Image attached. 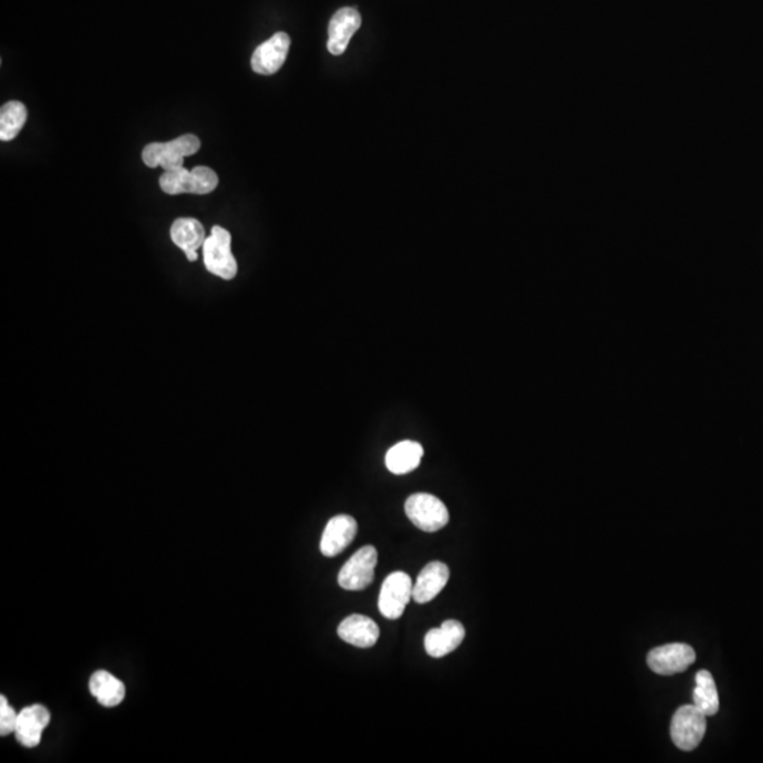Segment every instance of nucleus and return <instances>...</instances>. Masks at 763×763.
Returning <instances> with one entry per match:
<instances>
[{
  "label": "nucleus",
  "instance_id": "1",
  "mask_svg": "<svg viewBox=\"0 0 763 763\" xmlns=\"http://www.w3.org/2000/svg\"><path fill=\"white\" fill-rule=\"evenodd\" d=\"M201 142L195 135H183L167 143H150L143 149L142 159L150 168L162 167L165 172L184 167V157L195 155Z\"/></svg>",
  "mask_w": 763,
  "mask_h": 763
},
{
  "label": "nucleus",
  "instance_id": "2",
  "mask_svg": "<svg viewBox=\"0 0 763 763\" xmlns=\"http://www.w3.org/2000/svg\"><path fill=\"white\" fill-rule=\"evenodd\" d=\"M231 233L225 228L214 227L203 245L205 268L208 272L223 280H232L238 273L237 260L231 250Z\"/></svg>",
  "mask_w": 763,
  "mask_h": 763
},
{
  "label": "nucleus",
  "instance_id": "3",
  "mask_svg": "<svg viewBox=\"0 0 763 763\" xmlns=\"http://www.w3.org/2000/svg\"><path fill=\"white\" fill-rule=\"evenodd\" d=\"M406 514L420 531L434 533L447 526L450 513L446 504L430 494H414L405 504Z\"/></svg>",
  "mask_w": 763,
  "mask_h": 763
},
{
  "label": "nucleus",
  "instance_id": "4",
  "mask_svg": "<svg viewBox=\"0 0 763 763\" xmlns=\"http://www.w3.org/2000/svg\"><path fill=\"white\" fill-rule=\"evenodd\" d=\"M707 730V715L694 704L683 705L674 712L670 725V735L679 749L692 750L699 747Z\"/></svg>",
  "mask_w": 763,
  "mask_h": 763
},
{
  "label": "nucleus",
  "instance_id": "5",
  "mask_svg": "<svg viewBox=\"0 0 763 763\" xmlns=\"http://www.w3.org/2000/svg\"><path fill=\"white\" fill-rule=\"evenodd\" d=\"M378 564V551L373 546L359 549L351 557L338 574V584L348 591H363L371 586L375 579V567Z\"/></svg>",
  "mask_w": 763,
  "mask_h": 763
},
{
  "label": "nucleus",
  "instance_id": "6",
  "mask_svg": "<svg viewBox=\"0 0 763 763\" xmlns=\"http://www.w3.org/2000/svg\"><path fill=\"white\" fill-rule=\"evenodd\" d=\"M410 599H413V582L410 577L403 571L391 572L383 581L379 594V611L385 618H400Z\"/></svg>",
  "mask_w": 763,
  "mask_h": 763
},
{
  "label": "nucleus",
  "instance_id": "7",
  "mask_svg": "<svg viewBox=\"0 0 763 763\" xmlns=\"http://www.w3.org/2000/svg\"><path fill=\"white\" fill-rule=\"evenodd\" d=\"M647 666L660 676H673L686 672L695 662V652L690 645L669 644L655 647L647 655Z\"/></svg>",
  "mask_w": 763,
  "mask_h": 763
},
{
  "label": "nucleus",
  "instance_id": "8",
  "mask_svg": "<svg viewBox=\"0 0 763 763\" xmlns=\"http://www.w3.org/2000/svg\"><path fill=\"white\" fill-rule=\"evenodd\" d=\"M291 40L286 33H276L255 50L252 55V70L256 74L273 75L282 69L287 59Z\"/></svg>",
  "mask_w": 763,
  "mask_h": 763
},
{
  "label": "nucleus",
  "instance_id": "9",
  "mask_svg": "<svg viewBox=\"0 0 763 763\" xmlns=\"http://www.w3.org/2000/svg\"><path fill=\"white\" fill-rule=\"evenodd\" d=\"M361 24L363 17L355 7H343L338 10L328 24V52L333 55L344 54Z\"/></svg>",
  "mask_w": 763,
  "mask_h": 763
},
{
  "label": "nucleus",
  "instance_id": "10",
  "mask_svg": "<svg viewBox=\"0 0 763 763\" xmlns=\"http://www.w3.org/2000/svg\"><path fill=\"white\" fill-rule=\"evenodd\" d=\"M358 533V523L350 514L334 516L324 529L320 550L325 557H335L343 553L353 543Z\"/></svg>",
  "mask_w": 763,
  "mask_h": 763
},
{
  "label": "nucleus",
  "instance_id": "11",
  "mask_svg": "<svg viewBox=\"0 0 763 763\" xmlns=\"http://www.w3.org/2000/svg\"><path fill=\"white\" fill-rule=\"evenodd\" d=\"M52 714L42 704L30 705L19 712L14 737L26 748H34L42 742V731L50 724Z\"/></svg>",
  "mask_w": 763,
  "mask_h": 763
},
{
  "label": "nucleus",
  "instance_id": "12",
  "mask_svg": "<svg viewBox=\"0 0 763 763\" xmlns=\"http://www.w3.org/2000/svg\"><path fill=\"white\" fill-rule=\"evenodd\" d=\"M466 637V629L458 621L443 622L440 627H434L424 636V647L431 657L440 659L451 654L459 645L463 644Z\"/></svg>",
  "mask_w": 763,
  "mask_h": 763
},
{
  "label": "nucleus",
  "instance_id": "13",
  "mask_svg": "<svg viewBox=\"0 0 763 763\" xmlns=\"http://www.w3.org/2000/svg\"><path fill=\"white\" fill-rule=\"evenodd\" d=\"M450 579V569L441 561H433L421 570L413 586V599L418 604L433 601Z\"/></svg>",
  "mask_w": 763,
  "mask_h": 763
},
{
  "label": "nucleus",
  "instance_id": "14",
  "mask_svg": "<svg viewBox=\"0 0 763 763\" xmlns=\"http://www.w3.org/2000/svg\"><path fill=\"white\" fill-rule=\"evenodd\" d=\"M379 635L381 631L376 622L365 615H351L338 626V636L344 642L363 649L372 647L378 642Z\"/></svg>",
  "mask_w": 763,
  "mask_h": 763
},
{
  "label": "nucleus",
  "instance_id": "15",
  "mask_svg": "<svg viewBox=\"0 0 763 763\" xmlns=\"http://www.w3.org/2000/svg\"><path fill=\"white\" fill-rule=\"evenodd\" d=\"M423 446L416 441H401L391 447L386 454V466L391 474L405 476L420 466Z\"/></svg>",
  "mask_w": 763,
  "mask_h": 763
},
{
  "label": "nucleus",
  "instance_id": "16",
  "mask_svg": "<svg viewBox=\"0 0 763 763\" xmlns=\"http://www.w3.org/2000/svg\"><path fill=\"white\" fill-rule=\"evenodd\" d=\"M89 692L104 707H117L127 694L125 684L107 670H98L92 674L89 679Z\"/></svg>",
  "mask_w": 763,
  "mask_h": 763
},
{
  "label": "nucleus",
  "instance_id": "17",
  "mask_svg": "<svg viewBox=\"0 0 763 763\" xmlns=\"http://www.w3.org/2000/svg\"><path fill=\"white\" fill-rule=\"evenodd\" d=\"M172 240L175 246H178L183 252L187 250H198L204 245L205 230L203 223L194 218H178L173 222Z\"/></svg>",
  "mask_w": 763,
  "mask_h": 763
},
{
  "label": "nucleus",
  "instance_id": "18",
  "mask_svg": "<svg viewBox=\"0 0 763 763\" xmlns=\"http://www.w3.org/2000/svg\"><path fill=\"white\" fill-rule=\"evenodd\" d=\"M692 704L707 717H712L720 710V697L714 677L707 670L695 674V689L692 692Z\"/></svg>",
  "mask_w": 763,
  "mask_h": 763
},
{
  "label": "nucleus",
  "instance_id": "19",
  "mask_svg": "<svg viewBox=\"0 0 763 763\" xmlns=\"http://www.w3.org/2000/svg\"><path fill=\"white\" fill-rule=\"evenodd\" d=\"M27 108L19 100H10L0 109V140L10 142L24 129Z\"/></svg>",
  "mask_w": 763,
  "mask_h": 763
},
{
  "label": "nucleus",
  "instance_id": "20",
  "mask_svg": "<svg viewBox=\"0 0 763 763\" xmlns=\"http://www.w3.org/2000/svg\"><path fill=\"white\" fill-rule=\"evenodd\" d=\"M160 188L168 195L191 194V172L185 167L165 172L160 177Z\"/></svg>",
  "mask_w": 763,
  "mask_h": 763
},
{
  "label": "nucleus",
  "instance_id": "21",
  "mask_svg": "<svg viewBox=\"0 0 763 763\" xmlns=\"http://www.w3.org/2000/svg\"><path fill=\"white\" fill-rule=\"evenodd\" d=\"M218 187V175L212 168L205 165L191 170V194H210Z\"/></svg>",
  "mask_w": 763,
  "mask_h": 763
},
{
  "label": "nucleus",
  "instance_id": "22",
  "mask_svg": "<svg viewBox=\"0 0 763 763\" xmlns=\"http://www.w3.org/2000/svg\"><path fill=\"white\" fill-rule=\"evenodd\" d=\"M17 718H19V712H16L14 707H10L6 697L2 695L0 697V735L2 737H6V735L14 732Z\"/></svg>",
  "mask_w": 763,
  "mask_h": 763
},
{
  "label": "nucleus",
  "instance_id": "23",
  "mask_svg": "<svg viewBox=\"0 0 763 763\" xmlns=\"http://www.w3.org/2000/svg\"><path fill=\"white\" fill-rule=\"evenodd\" d=\"M184 253L190 262H195V260L198 259L197 250H187V252Z\"/></svg>",
  "mask_w": 763,
  "mask_h": 763
}]
</instances>
